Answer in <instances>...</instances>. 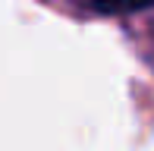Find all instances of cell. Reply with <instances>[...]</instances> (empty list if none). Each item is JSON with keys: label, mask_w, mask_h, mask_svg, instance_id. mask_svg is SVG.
Returning a JSON list of instances; mask_svg holds the SVG:
<instances>
[{"label": "cell", "mask_w": 154, "mask_h": 151, "mask_svg": "<svg viewBox=\"0 0 154 151\" xmlns=\"http://www.w3.org/2000/svg\"><path fill=\"white\" fill-rule=\"evenodd\" d=\"M148 6H154V0H94V10L101 13H135Z\"/></svg>", "instance_id": "6da1fadb"}]
</instances>
